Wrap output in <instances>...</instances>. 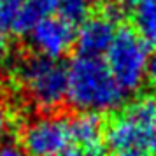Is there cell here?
<instances>
[{
  "label": "cell",
  "mask_w": 156,
  "mask_h": 156,
  "mask_svg": "<svg viewBox=\"0 0 156 156\" xmlns=\"http://www.w3.org/2000/svg\"><path fill=\"white\" fill-rule=\"evenodd\" d=\"M0 86H2V77H0Z\"/></svg>",
  "instance_id": "18"
},
{
  "label": "cell",
  "mask_w": 156,
  "mask_h": 156,
  "mask_svg": "<svg viewBox=\"0 0 156 156\" xmlns=\"http://www.w3.org/2000/svg\"><path fill=\"white\" fill-rule=\"evenodd\" d=\"M28 42L39 56L58 60L76 42L74 25L60 16L44 18L28 32Z\"/></svg>",
  "instance_id": "6"
},
{
  "label": "cell",
  "mask_w": 156,
  "mask_h": 156,
  "mask_svg": "<svg viewBox=\"0 0 156 156\" xmlns=\"http://www.w3.org/2000/svg\"><path fill=\"white\" fill-rule=\"evenodd\" d=\"M116 35H118V27L111 12L88 18L84 23H81V28L76 34L79 55L100 58L109 51Z\"/></svg>",
  "instance_id": "7"
},
{
  "label": "cell",
  "mask_w": 156,
  "mask_h": 156,
  "mask_svg": "<svg viewBox=\"0 0 156 156\" xmlns=\"http://www.w3.org/2000/svg\"><path fill=\"white\" fill-rule=\"evenodd\" d=\"M70 144V119L63 116H39L27 123L21 133L27 156H63Z\"/></svg>",
  "instance_id": "5"
},
{
  "label": "cell",
  "mask_w": 156,
  "mask_h": 156,
  "mask_svg": "<svg viewBox=\"0 0 156 156\" xmlns=\"http://www.w3.org/2000/svg\"><path fill=\"white\" fill-rule=\"evenodd\" d=\"M72 142L84 156H102L105 151V128L98 114L81 112L70 119Z\"/></svg>",
  "instance_id": "8"
},
{
  "label": "cell",
  "mask_w": 156,
  "mask_h": 156,
  "mask_svg": "<svg viewBox=\"0 0 156 156\" xmlns=\"http://www.w3.org/2000/svg\"><path fill=\"white\" fill-rule=\"evenodd\" d=\"M147 76L151 77V81L156 83V51L149 56V67H147Z\"/></svg>",
  "instance_id": "14"
},
{
  "label": "cell",
  "mask_w": 156,
  "mask_h": 156,
  "mask_svg": "<svg viewBox=\"0 0 156 156\" xmlns=\"http://www.w3.org/2000/svg\"><path fill=\"white\" fill-rule=\"evenodd\" d=\"M107 156H156V100L139 98L105 128Z\"/></svg>",
  "instance_id": "2"
},
{
  "label": "cell",
  "mask_w": 156,
  "mask_h": 156,
  "mask_svg": "<svg viewBox=\"0 0 156 156\" xmlns=\"http://www.w3.org/2000/svg\"><path fill=\"white\" fill-rule=\"evenodd\" d=\"M58 12L60 18H63L70 25L84 23L90 12V0H60Z\"/></svg>",
  "instance_id": "11"
},
{
  "label": "cell",
  "mask_w": 156,
  "mask_h": 156,
  "mask_svg": "<svg viewBox=\"0 0 156 156\" xmlns=\"http://www.w3.org/2000/svg\"><path fill=\"white\" fill-rule=\"evenodd\" d=\"M126 93L121 90L102 58L79 55L67 69V100L74 109L88 114L114 111Z\"/></svg>",
  "instance_id": "1"
},
{
  "label": "cell",
  "mask_w": 156,
  "mask_h": 156,
  "mask_svg": "<svg viewBox=\"0 0 156 156\" xmlns=\"http://www.w3.org/2000/svg\"><path fill=\"white\" fill-rule=\"evenodd\" d=\"M107 55V67L125 93L137 91L147 76V44L132 30H118Z\"/></svg>",
  "instance_id": "4"
},
{
  "label": "cell",
  "mask_w": 156,
  "mask_h": 156,
  "mask_svg": "<svg viewBox=\"0 0 156 156\" xmlns=\"http://www.w3.org/2000/svg\"><path fill=\"white\" fill-rule=\"evenodd\" d=\"M0 156H27L21 146L14 142H0Z\"/></svg>",
  "instance_id": "13"
},
{
  "label": "cell",
  "mask_w": 156,
  "mask_h": 156,
  "mask_svg": "<svg viewBox=\"0 0 156 156\" xmlns=\"http://www.w3.org/2000/svg\"><path fill=\"white\" fill-rule=\"evenodd\" d=\"M97 2H112V0H97Z\"/></svg>",
  "instance_id": "17"
},
{
  "label": "cell",
  "mask_w": 156,
  "mask_h": 156,
  "mask_svg": "<svg viewBox=\"0 0 156 156\" xmlns=\"http://www.w3.org/2000/svg\"><path fill=\"white\" fill-rule=\"evenodd\" d=\"M63 156H84V154H83L79 149H69V151H67Z\"/></svg>",
  "instance_id": "16"
},
{
  "label": "cell",
  "mask_w": 156,
  "mask_h": 156,
  "mask_svg": "<svg viewBox=\"0 0 156 156\" xmlns=\"http://www.w3.org/2000/svg\"><path fill=\"white\" fill-rule=\"evenodd\" d=\"M58 4L60 0H21L14 34H28L39 21L58 11Z\"/></svg>",
  "instance_id": "10"
},
{
  "label": "cell",
  "mask_w": 156,
  "mask_h": 156,
  "mask_svg": "<svg viewBox=\"0 0 156 156\" xmlns=\"http://www.w3.org/2000/svg\"><path fill=\"white\" fill-rule=\"evenodd\" d=\"M126 11L135 34L146 44L156 46V0H126Z\"/></svg>",
  "instance_id": "9"
},
{
  "label": "cell",
  "mask_w": 156,
  "mask_h": 156,
  "mask_svg": "<svg viewBox=\"0 0 156 156\" xmlns=\"http://www.w3.org/2000/svg\"><path fill=\"white\" fill-rule=\"evenodd\" d=\"M2 2H4V0H0V4H2Z\"/></svg>",
  "instance_id": "19"
},
{
  "label": "cell",
  "mask_w": 156,
  "mask_h": 156,
  "mask_svg": "<svg viewBox=\"0 0 156 156\" xmlns=\"http://www.w3.org/2000/svg\"><path fill=\"white\" fill-rule=\"evenodd\" d=\"M16 77L27 98L42 111L56 109L67 98V69L58 60L30 56L18 65Z\"/></svg>",
  "instance_id": "3"
},
{
  "label": "cell",
  "mask_w": 156,
  "mask_h": 156,
  "mask_svg": "<svg viewBox=\"0 0 156 156\" xmlns=\"http://www.w3.org/2000/svg\"><path fill=\"white\" fill-rule=\"evenodd\" d=\"M9 126H11V111H9L7 102L0 95V139L5 135Z\"/></svg>",
  "instance_id": "12"
},
{
  "label": "cell",
  "mask_w": 156,
  "mask_h": 156,
  "mask_svg": "<svg viewBox=\"0 0 156 156\" xmlns=\"http://www.w3.org/2000/svg\"><path fill=\"white\" fill-rule=\"evenodd\" d=\"M5 55H7V39L4 35V32L0 30V62L5 58Z\"/></svg>",
  "instance_id": "15"
}]
</instances>
